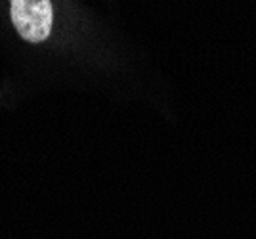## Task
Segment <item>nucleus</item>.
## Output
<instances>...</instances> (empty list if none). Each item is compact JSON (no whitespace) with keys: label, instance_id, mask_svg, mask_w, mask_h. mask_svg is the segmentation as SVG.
<instances>
[{"label":"nucleus","instance_id":"nucleus-1","mask_svg":"<svg viewBox=\"0 0 256 239\" xmlns=\"http://www.w3.org/2000/svg\"><path fill=\"white\" fill-rule=\"evenodd\" d=\"M12 23L27 42H44L52 31L54 10L50 0H10Z\"/></svg>","mask_w":256,"mask_h":239}]
</instances>
